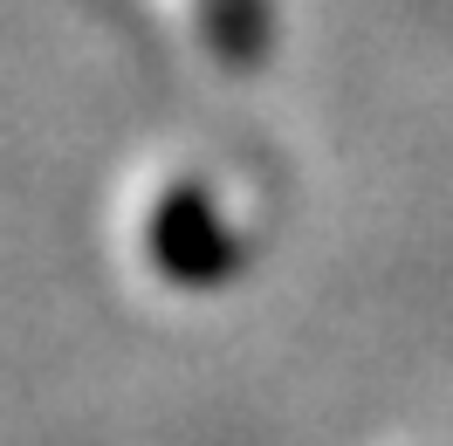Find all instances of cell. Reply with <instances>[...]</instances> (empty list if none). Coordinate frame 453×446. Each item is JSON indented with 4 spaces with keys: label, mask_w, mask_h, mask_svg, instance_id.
Here are the masks:
<instances>
[{
    "label": "cell",
    "mask_w": 453,
    "mask_h": 446,
    "mask_svg": "<svg viewBox=\"0 0 453 446\" xmlns=\"http://www.w3.org/2000/svg\"><path fill=\"white\" fill-rule=\"evenodd\" d=\"M144 261L158 268V281L186 288V296H213L241 275L248 241L226 220L220 193L206 179H172L165 193L144 206Z\"/></svg>",
    "instance_id": "6da1fadb"
},
{
    "label": "cell",
    "mask_w": 453,
    "mask_h": 446,
    "mask_svg": "<svg viewBox=\"0 0 453 446\" xmlns=\"http://www.w3.org/2000/svg\"><path fill=\"white\" fill-rule=\"evenodd\" d=\"M199 35L226 69H261L275 49V7L268 0H199Z\"/></svg>",
    "instance_id": "7a4b0ae2"
}]
</instances>
